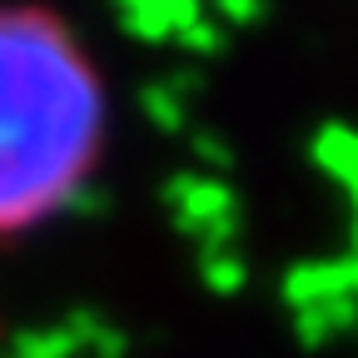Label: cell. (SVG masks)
I'll use <instances>...</instances> for the list:
<instances>
[{
	"mask_svg": "<svg viewBox=\"0 0 358 358\" xmlns=\"http://www.w3.org/2000/svg\"><path fill=\"white\" fill-rule=\"evenodd\" d=\"M115 90L55 0H0V249L30 244L95 189Z\"/></svg>",
	"mask_w": 358,
	"mask_h": 358,
	"instance_id": "1",
	"label": "cell"
}]
</instances>
